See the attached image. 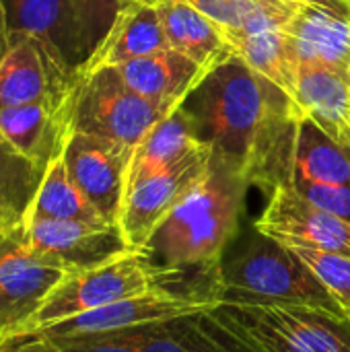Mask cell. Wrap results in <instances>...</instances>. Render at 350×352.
Here are the masks:
<instances>
[{"label": "cell", "mask_w": 350, "mask_h": 352, "mask_svg": "<svg viewBox=\"0 0 350 352\" xmlns=\"http://www.w3.org/2000/svg\"><path fill=\"white\" fill-rule=\"evenodd\" d=\"M186 105L200 138L237 161L252 186L270 194L289 186L297 124L305 111L281 87L231 54L204 76Z\"/></svg>", "instance_id": "6da1fadb"}, {"label": "cell", "mask_w": 350, "mask_h": 352, "mask_svg": "<svg viewBox=\"0 0 350 352\" xmlns=\"http://www.w3.org/2000/svg\"><path fill=\"white\" fill-rule=\"evenodd\" d=\"M250 186L237 161L212 151L198 184L140 250L157 291L219 305V264L239 231Z\"/></svg>", "instance_id": "7a4b0ae2"}, {"label": "cell", "mask_w": 350, "mask_h": 352, "mask_svg": "<svg viewBox=\"0 0 350 352\" xmlns=\"http://www.w3.org/2000/svg\"><path fill=\"white\" fill-rule=\"evenodd\" d=\"M219 303L309 305L347 316L291 248L258 229L225 250L219 264Z\"/></svg>", "instance_id": "3957f363"}, {"label": "cell", "mask_w": 350, "mask_h": 352, "mask_svg": "<svg viewBox=\"0 0 350 352\" xmlns=\"http://www.w3.org/2000/svg\"><path fill=\"white\" fill-rule=\"evenodd\" d=\"M208 316L248 352H350V318L320 307L219 303Z\"/></svg>", "instance_id": "277c9868"}, {"label": "cell", "mask_w": 350, "mask_h": 352, "mask_svg": "<svg viewBox=\"0 0 350 352\" xmlns=\"http://www.w3.org/2000/svg\"><path fill=\"white\" fill-rule=\"evenodd\" d=\"M173 109L132 91L116 66H101L78 74L72 132L109 138L136 148L153 126Z\"/></svg>", "instance_id": "5b68a950"}, {"label": "cell", "mask_w": 350, "mask_h": 352, "mask_svg": "<svg viewBox=\"0 0 350 352\" xmlns=\"http://www.w3.org/2000/svg\"><path fill=\"white\" fill-rule=\"evenodd\" d=\"M157 291L155 276L140 252H126L101 266L68 272L43 299L25 328L6 344L78 314ZM2 349V346H0Z\"/></svg>", "instance_id": "8992f818"}, {"label": "cell", "mask_w": 350, "mask_h": 352, "mask_svg": "<svg viewBox=\"0 0 350 352\" xmlns=\"http://www.w3.org/2000/svg\"><path fill=\"white\" fill-rule=\"evenodd\" d=\"M66 274L35 254L25 225L0 229V346L25 328Z\"/></svg>", "instance_id": "52a82bcc"}, {"label": "cell", "mask_w": 350, "mask_h": 352, "mask_svg": "<svg viewBox=\"0 0 350 352\" xmlns=\"http://www.w3.org/2000/svg\"><path fill=\"white\" fill-rule=\"evenodd\" d=\"M76 72L66 68L52 50L27 33H10L0 62V109L27 103H66L74 97Z\"/></svg>", "instance_id": "ba28073f"}, {"label": "cell", "mask_w": 350, "mask_h": 352, "mask_svg": "<svg viewBox=\"0 0 350 352\" xmlns=\"http://www.w3.org/2000/svg\"><path fill=\"white\" fill-rule=\"evenodd\" d=\"M212 157L210 144H202L169 169L146 177L126 190L118 225L130 245L140 252L165 217L198 184Z\"/></svg>", "instance_id": "9c48e42d"}, {"label": "cell", "mask_w": 350, "mask_h": 352, "mask_svg": "<svg viewBox=\"0 0 350 352\" xmlns=\"http://www.w3.org/2000/svg\"><path fill=\"white\" fill-rule=\"evenodd\" d=\"M132 153V146L85 132H72L64 146L68 175L107 223L118 225Z\"/></svg>", "instance_id": "30bf717a"}, {"label": "cell", "mask_w": 350, "mask_h": 352, "mask_svg": "<svg viewBox=\"0 0 350 352\" xmlns=\"http://www.w3.org/2000/svg\"><path fill=\"white\" fill-rule=\"evenodd\" d=\"M25 231L35 254L66 272L89 270L132 252L120 225L113 223L29 219Z\"/></svg>", "instance_id": "8fae6325"}, {"label": "cell", "mask_w": 350, "mask_h": 352, "mask_svg": "<svg viewBox=\"0 0 350 352\" xmlns=\"http://www.w3.org/2000/svg\"><path fill=\"white\" fill-rule=\"evenodd\" d=\"M297 66H318L350 78V0H299L285 27Z\"/></svg>", "instance_id": "7c38bea8"}, {"label": "cell", "mask_w": 350, "mask_h": 352, "mask_svg": "<svg viewBox=\"0 0 350 352\" xmlns=\"http://www.w3.org/2000/svg\"><path fill=\"white\" fill-rule=\"evenodd\" d=\"M212 307L173 297L161 291H153L146 295L130 297L124 301H116L85 314H78L74 318L50 324L21 340H14L4 346H14L19 342L31 340V338H74V336H95V334H109V332H122L130 328H140L146 324H157L163 320H173L182 316H192L200 311H208ZM2 346V349H4Z\"/></svg>", "instance_id": "4fadbf2b"}, {"label": "cell", "mask_w": 350, "mask_h": 352, "mask_svg": "<svg viewBox=\"0 0 350 352\" xmlns=\"http://www.w3.org/2000/svg\"><path fill=\"white\" fill-rule=\"evenodd\" d=\"M254 229L285 245H305L350 256L349 221L318 208L291 186H281L270 194Z\"/></svg>", "instance_id": "5bb4252c"}, {"label": "cell", "mask_w": 350, "mask_h": 352, "mask_svg": "<svg viewBox=\"0 0 350 352\" xmlns=\"http://www.w3.org/2000/svg\"><path fill=\"white\" fill-rule=\"evenodd\" d=\"M76 93L66 103H27L0 109V134L35 165L47 169L72 134Z\"/></svg>", "instance_id": "9a60e30c"}, {"label": "cell", "mask_w": 350, "mask_h": 352, "mask_svg": "<svg viewBox=\"0 0 350 352\" xmlns=\"http://www.w3.org/2000/svg\"><path fill=\"white\" fill-rule=\"evenodd\" d=\"M10 33L41 39L72 72L85 64L70 0H0ZM78 76V74H76Z\"/></svg>", "instance_id": "2e32d148"}, {"label": "cell", "mask_w": 350, "mask_h": 352, "mask_svg": "<svg viewBox=\"0 0 350 352\" xmlns=\"http://www.w3.org/2000/svg\"><path fill=\"white\" fill-rule=\"evenodd\" d=\"M116 68L132 91L171 107L186 103V99L210 72V68L196 64L177 50H163L151 56L134 58Z\"/></svg>", "instance_id": "e0dca14e"}, {"label": "cell", "mask_w": 350, "mask_h": 352, "mask_svg": "<svg viewBox=\"0 0 350 352\" xmlns=\"http://www.w3.org/2000/svg\"><path fill=\"white\" fill-rule=\"evenodd\" d=\"M163 50H171V45L155 4L130 0L120 10L103 43L78 68L76 74H85L101 66H120L128 60L151 56Z\"/></svg>", "instance_id": "ac0fdd59"}, {"label": "cell", "mask_w": 350, "mask_h": 352, "mask_svg": "<svg viewBox=\"0 0 350 352\" xmlns=\"http://www.w3.org/2000/svg\"><path fill=\"white\" fill-rule=\"evenodd\" d=\"M206 144L196 128V120L186 103L169 111L153 130L136 144L130 161L126 190L146 177H153L186 159L190 153Z\"/></svg>", "instance_id": "d6986e66"}, {"label": "cell", "mask_w": 350, "mask_h": 352, "mask_svg": "<svg viewBox=\"0 0 350 352\" xmlns=\"http://www.w3.org/2000/svg\"><path fill=\"white\" fill-rule=\"evenodd\" d=\"M155 8L171 50L182 52L196 64L212 70L233 54L221 27L190 0H159Z\"/></svg>", "instance_id": "ffe728a7"}, {"label": "cell", "mask_w": 350, "mask_h": 352, "mask_svg": "<svg viewBox=\"0 0 350 352\" xmlns=\"http://www.w3.org/2000/svg\"><path fill=\"white\" fill-rule=\"evenodd\" d=\"M297 105L350 148V78L318 66H297Z\"/></svg>", "instance_id": "44dd1931"}, {"label": "cell", "mask_w": 350, "mask_h": 352, "mask_svg": "<svg viewBox=\"0 0 350 352\" xmlns=\"http://www.w3.org/2000/svg\"><path fill=\"white\" fill-rule=\"evenodd\" d=\"M291 179L350 186V148L330 136L309 113H303L297 124Z\"/></svg>", "instance_id": "7402d4cb"}, {"label": "cell", "mask_w": 350, "mask_h": 352, "mask_svg": "<svg viewBox=\"0 0 350 352\" xmlns=\"http://www.w3.org/2000/svg\"><path fill=\"white\" fill-rule=\"evenodd\" d=\"M138 352H248L208 311L163 320L140 328Z\"/></svg>", "instance_id": "603a6c76"}, {"label": "cell", "mask_w": 350, "mask_h": 352, "mask_svg": "<svg viewBox=\"0 0 350 352\" xmlns=\"http://www.w3.org/2000/svg\"><path fill=\"white\" fill-rule=\"evenodd\" d=\"M223 31L225 39L283 29L295 14L299 0H190Z\"/></svg>", "instance_id": "cb8c5ba5"}, {"label": "cell", "mask_w": 350, "mask_h": 352, "mask_svg": "<svg viewBox=\"0 0 350 352\" xmlns=\"http://www.w3.org/2000/svg\"><path fill=\"white\" fill-rule=\"evenodd\" d=\"M45 171L0 134V229L25 225Z\"/></svg>", "instance_id": "d4e9b609"}, {"label": "cell", "mask_w": 350, "mask_h": 352, "mask_svg": "<svg viewBox=\"0 0 350 352\" xmlns=\"http://www.w3.org/2000/svg\"><path fill=\"white\" fill-rule=\"evenodd\" d=\"M29 219H58V221H85V223H107L91 200L68 175L62 155L47 167L39 192L31 204ZM25 221V223H27ZM116 225V223H113Z\"/></svg>", "instance_id": "484cf974"}, {"label": "cell", "mask_w": 350, "mask_h": 352, "mask_svg": "<svg viewBox=\"0 0 350 352\" xmlns=\"http://www.w3.org/2000/svg\"><path fill=\"white\" fill-rule=\"evenodd\" d=\"M229 45L233 54H237L250 68H254L258 74L272 80L289 97L295 99L297 64L293 60V54L285 35V27L266 29V31L243 35V37H233L229 39Z\"/></svg>", "instance_id": "4316f807"}, {"label": "cell", "mask_w": 350, "mask_h": 352, "mask_svg": "<svg viewBox=\"0 0 350 352\" xmlns=\"http://www.w3.org/2000/svg\"><path fill=\"white\" fill-rule=\"evenodd\" d=\"M140 328L74 338H31L0 352H138Z\"/></svg>", "instance_id": "83f0119b"}, {"label": "cell", "mask_w": 350, "mask_h": 352, "mask_svg": "<svg viewBox=\"0 0 350 352\" xmlns=\"http://www.w3.org/2000/svg\"><path fill=\"white\" fill-rule=\"evenodd\" d=\"M291 248L305 266L314 272V276L322 283V287L332 295V299L350 316V256L338 252H326L305 245H287Z\"/></svg>", "instance_id": "f1b7e54d"}, {"label": "cell", "mask_w": 350, "mask_h": 352, "mask_svg": "<svg viewBox=\"0 0 350 352\" xmlns=\"http://www.w3.org/2000/svg\"><path fill=\"white\" fill-rule=\"evenodd\" d=\"M80 37L85 62L95 54L111 31L120 10L128 0H70Z\"/></svg>", "instance_id": "f546056e"}, {"label": "cell", "mask_w": 350, "mask_h": 352, "mask_svg": "<svg viewBox=\"0 0 350 352\" xmlns=\"http://www.w3.org/2000/svg\"><path fill=\"white\" fill-rule=\"evenodd\" d=\"M289 186L318 208L332 212L350 223V186L314 184L307 179H291Z\"/></svg>", "instance_id": "4dcf8cb0"}, {"label": "cell", "mask_w": 350, "mask_h": 352, "mask_svg": "<svg viewBox=\"0 0 350 352\" xmlns=\"http://www.w3.org/2000/svg\"><path fill=\"white\" fill-rule=\"evenodd\" d=\"M8 45H10V31H8V25H6V14H4V8H2V2H0V62L8 52Z\"/></svg>", "instance_id": "1f68e13d"}, {"label": "cell", "mask_w": 350, "mask_h": 352, "mask_svg": "<svg viewBox=\"0 0 350 352\" xmlns=\"http://www.w3.org/2000/svg\"><path fill=\"white\" fill-rule=\"evenodd\" d=\"M130 2V0H128ZM140 2H146V4H155V2H159V0H140Z\"/></svg>", "instance_id": "d6a6232c"}, {"label": "cell", "mask_w": 350, "mask_h": 352, "mask_svg": "<svg viewBox=\"0 0 350 352\" xmlns=\"http://www.w3.org/2000/svg\"><path fill=\"white\" fill-rule=\"evenodd\" d=\"M349 318H350V316H349Z\"/></svg>", "instance_id": "836d02e7"}]
</instances>
